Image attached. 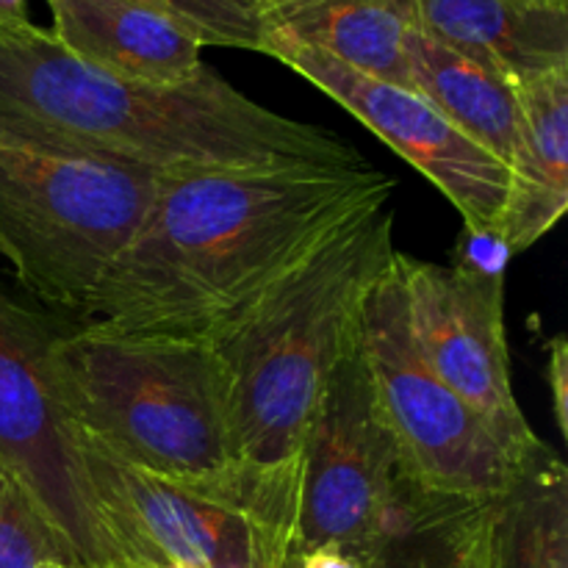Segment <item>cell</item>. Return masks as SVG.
Here are the masks:
<instances>
[{
    "instance_id": "obj_1",
    "label": "cell",
    "mask_w": 568,
    "mask_h": 568,
    "mask_svg": "<svg viewBox=\"0 0 568 568\" xmlns=\"http://www.w3.org/2000/svg\"><path fill=\"white\" fill-rule=\"evenodd\" d=\"M394 189L372 164L161 178L75 322L220 347L342 227L392 203Z\"/></svg>"
},
{
    "instance_id": "obj_10",
    "label": "cell",
    "mask_w": 568,
    "mask_h": 568,
    "mask_svg": "<svg viewBox=\"0 0 568 568\" xmlns=\"http://www.w3.org/2000/svg\"><path fill=\"white\" fill-rule=\"evenodd\" d=\"M410 338L427 369L527 460L541 438L519 408L505 331V275L430 264L397 253Z\"/></svg>"
},
{
    "instance_id": "obj_22",
    "label": "cell",
    "mask_w": 568,
    "mask_h": 568,
    "mask_svg": "<svg viewBox=\"0 0 568 568\" xmlns=\"http://www.w3.org/2000/svg\"><path fill=\"white\" fill-rule=\"evenodd\" d=\"M547 386L560 436L568 438V338L560 333L547 344Z\"/></svg>"
},
{
    "instance_id": "obj_11",
    "label": "cell",
    "mask_w": 568,
    "mask_h": 568,
    "mask_svg": "<svg viewBox=\"0 0 568 568\" xmlns=\"http://www.w3.org/2000/svg\"><path fill=\"white\" fill-rule=\"evenodd\" d=\"M261 53L300 72L364 122L394 153L403 155L455 205L466 231L497 233L508 205L510 170L464 136L416 89L372 78L322 50L277 33H264Z\"/></svg>"
},
{
    "instance_id": "obj_16",
    "label": "cell",
    "mask_w": 568,
    "mask_h": 568,
    "mask_svg": "<svg viewBox=\"0 0 568 568\" xmlns=\"http://www.w3.org/2000/svg\"><path fill=\"white\" fill-rule=\"evenodd\" d=\"M410 89L430 100L464 136L514 166L521 139V109L510 78L430 33L416 28L408 37Z\"/></svg>"
},
{
    "instance_id": "obj_6",
    "label": "cell",
    "mask_w": 568,
    "mask_h": 568,
    "mask_svg": "<svg viewBox=\"0 0 568 568\" xmlns=\"http://www.w3.org/2000/svg\"><path fill=\"white\" fill-rule=\"evenodd\" d=\"M94 491L131 568H283L297 544L300 460L170 480L83 442Z\"/></svg>"
},
{
    "instance_id": "obj_18",
    "label": "cell",
    "mask_w": 568,
    "mask_h": 568,
    "mask_svg": "<svg viewBox=\"0 0 568 568\" xmlns=\"http://www.w3.org/2000/svg\"><path fill=\"white\" fill-rule=\"evenodd\" d=\"M494 503H455L388 538L369 568H494Z\"/></svg>"
},
{
    "instance_id": "obj_27",
    "label": "cell",
    "mask_w": 568,
    "mask_h": 568,
    "mask_svg": "<svg viewBox=\"0 0 568 568\" xmlns=\"http://www.w3.org/2000/svg\"><path fill=\"white\" fill-rule=\"evenodd\" d=\"M555 3H568V0H555Z\"/></svg>"
},
{
    "instance_id": "obj_26",
    "label": "cell",
    "mask_w": 568,
    "mask_h": 568,
    "mask_svg": "<svg viewBox=\"0 0 568 568\" xmlns=\"http://www.w3.org/2000/svg\"><path fill=\"white\" fill-rule=\"evenodd\" d=\"M159 568H197V566H183V564H166V566H159Z\"/></svg>"
},
{
    "instance_id": "obj_17",
    "label": "cell",
    "mask_w": 568,
    "mask_h": 568,
    "mask_svg": "<svg viewBox=\"0 0 568 568\" xmlns=\"http://www.w3.org/2000/svg\"><path fill=\"white\" fill-rule=\"evenodd\" d=\"M494 568H568V469L544 442L494 503Z\"/></svg>"
},
{
    "instance_id": "obj_23",
    "label": "cell",
    "mask_w": 568,
    "mask_h": 568,
    "mask_svg": "<svg viewBox=\"0 0 568 568\" xmlns=\"http://www.w3.org/2000/svg\"><path fill=\"white\" fill-rule=\"evenodd\" d=\"M288 568H369V560L358 558V555L347 552L336 544H325V547L292 552L288 555Z\"/></svg>"
},
{
    "instance_id": "obj_4",
    "label": "cell",
    "mask_w": 568,
    "mask_h": 568,
    "mask_svg": "<svg viewBox=\"0 0 568 568\" xmlns=\"http://www.w3.org/2000/svg\"><path fill=\"white\" fill-rule=\"evenodd\" d=\"M53 375L83 442L131 469L194 480L242 460L216 347L70 320L53 344Z\"/></svg>"
},
{
    "instance_id": "obj_9",
    "label": "cell",
    "mask_w": 568,
    "mask_h": 568,
    "mask_svg": "<svg viewBox=\"0 0 568 568\" xmlns=\"http://www.w3.org/2000/svg\"><path fill=\"white\" fill-rule=\"evenodd\" d=\"M294 552L336 544L369 560L399 508L422 491L405 471L361 344L327 383L300 449Z\"/></svg>"
},
{
    "instance_id": "obj_13",
    "label": "cell",
    "mask_w": 568,
    "mask_h": 568,
    "mask_svg": "<svg viewBox=\"0 0 568 568\" xmlns=\"http://www.w3.org/2000/svg\"><path fill=\"white\" fill-rule=\"evenodd\" d=\"M425 33L510 81L568 67V3L416 0Z\"/></svg>"
},
{
    "instance_id": "obj_15",
    "label": "cell",
    "mask_w": 568,
    "mask_h": 568,
    "mask_svg": "<svg viewBox=\"0 0 568 568\" xmlns=\"http://www.w3.org/2000/svg\"><path fill=\"white\" fill-rule=\"evenodd\" d=\"M264 33L308 44L353 70L410 89L416 0H253Z\"/></svg>"
},
{
    "instance_id": "obj_2",
    "label": "cell",
    "mask_w": 568,
    "mask_h": 568,
    "mask_svg": "<svg viewBox=\"0 0 568 568\" xmlns=\"http://www.w3.org/2000/svg\"><path fill=\"white\" fill-rule=\"evenodd\" d=\"M0 116L159 178L369 164L347 139L264 109L211 67L175 87L128 81L33 22L0 28Z\"/></svg>"
},
{
    "instance_id": "obj_8",
    "label": "cell",
    "mask_w": 568,
    "mask_h": 568,
    "mask_svg": "<svg viewBox=\"0 0 568 568\" xmlns=\"http://www.w3.org/2000/svg\"><path fill=\"white\" fill-rule=\"evenodd\" d=\"M361 353L405 471L422 491L460 503H491L514 486L530 458L510 455L491 427L416 353L397 253L366 300Z\"/></svg>"
},
{
    "instance_id": "obj_5",
    "label": "cell",
    "mask_w": 568,
    "mask_h": 568,
    "mask_svg": "<svg viewBox=\"0 0 568 568\" xmlns=\"http://www.w3.org/2000/svg\"><path fill=\"white\" fill-rule=\"evenodd\" d=\"M159 175L0 116V255L53 314L78 320L159 189Z\"/></svg>"
},
{
    "instance_id": "obj_20",
    "label": "cell",
    "mask_w": 568,
    "mask_h": 568,
    "mask_svg": "<svg viewBox=\"0 0 568 568\" xmlns=\"http://www.w3.org/2000/svg\"><path fill=\"white\" fill-rule=\"evenodd\" d=\"M181 22L200 44L261 53L264 26L253 0H148Z\"/></svg>"
},
{
    "instance_id": "obj_25",
    "label": "cell",
    "mask_w": 568,
    "mask_h": 568,
    "mask_svg": "<svg viewBox=\"0 0 568 568\" xmlns=\"http://www.w3.org/2000/svg\"><path fill=\"white\" fill-rule=\"evenodd\" d=\"M37 568H67V566L59 564V560H44V564H39Z\"/></svg>"
},
{
    "instance_id": "obj_7",
    "label": "cell",
    "mask_w": 568,
    "mask_h": 568,
    "mask_svg": "<svg viewBox=\"0 0 568 568\" xmlns=\"http://www.w3.org/2000/svg\"><path fill=\"white\" fill-rule=\"evenodd\" d=\"M67 322L70 316L37 308L0 283V466L37 505L67 566L131 568L53 375V344Z\"/></svg>"
},
{
    "instance_id": "obj_14",
    "label": "cell",
    "mask_w": 568,
    "mask_h": 568,
    "mask_svg": "<svg viewBox=\"0 0 568 568\" xmlns=\"http://www.w3.org/2000/svg\"><path fill=\"white\" fill-rule=\"evenodd\" d=\"M514 87L521 139L497 233L516 255L547 236L568 211V67L521 78Z\"/></svg>"
},
{
    "instance_id": "obj_12",
    "label": "cell",
    "mask_w": 568,
    "mask_h": 568,
    "mask_svg": "<svg viewBox=\"0 0 568 568\" xmlns=\"http://www.w3.org/2000/svg\"><path fill=\"white\" fill-rule=\"evenodd\" d=\"M48 6L55 42L111 75L175 87L203 70V44L148 0H48Z\"/></svg>"
},
{
    "instance_id": "obj_3",
    "label": "cell",
    "mask_w": 568,
    "mask_h": 568,
    "mask_svg": "<svg viewBox=\"0 0 568 568\" xmlns=\"http://www.w3.org/2000/svg\"><path fill=\"white\" fill-rule=\"evenodd\" d=\"M392 203L366 211L294 270L227 342L239 458L300 460L333 372L358 349L366 300L394 258Z\"/></svg>"
},
{
    "instance_id": "obj_19",
    "label": "cell",
    "mask_w": 568,
    "mask_h": 568,
    "mask_svg": "<svg viewBox=\"0 0 568 568\" xmlns=\"http://www.w3.org/2000/svg\"><path fill=\"white\" fill-rule=\"evenodd\" d=\"M44 560L67 566L59 538L20 483L0 466V568H37Z\"/></svg>"
},
{
    "instance_id": "obj_21",
    "label": "cell",
    "mask_w": 568,
    "mask_h": 568,
    "mask_svg": "<svg viewBox=\"0 0 568 568\" xmlns=\"http://www.w3.org/2000/svg\"><path fill=\"white\" fill-rule=\"evenodd\" d=\"M508 244L494 231H466L460 236L458 250H455L453 264L466 266V270L483 272V275H505V266L510 261Z\"/></svg>"
},
{
    "instance_id": "obj_24",
    "label": "cell",
    "mask_w": 568,
    "mask_h": 568,
    "mask_svg": "<svg viewBox=\"0 0 568 568\" xmlns=\"http://www.w3.org/2000/svg\"><path fill=\"white\" fill-rule=\"evenodd\" d=\"M28 20V0H0V28L26 26Z\"/></svg>"
}]
</instances>
